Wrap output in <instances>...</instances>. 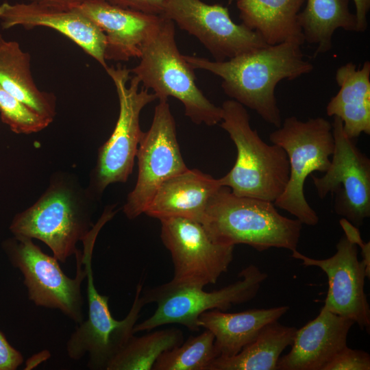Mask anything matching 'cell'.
Wrapping results in <instances>:
<instances>
[{
	"mask_svg": "<svg viewBox=\"0 0 370 370\" xmlns=\"http://www.w3.org/2000/svg\"><path fill=\"white\" fill-rule=\"evenodd\" d=\"M301 46L289 42L267 45L221 62L184 56L194 69L208 71L221 77L227 96L278 128L282 122L275 95L276 86L282 80L308 74L314 68L305 59Z\"/></svg>",
	"mask_w": 370,
	"mask_h": 370,
	"instance_id": "cell-1",
	"label": "cell"
},
{
	"mask_svg": "<svg viewBox=\"0 0 370 370\" xmlns=\"http://www.w3.org/2000/svg\"><path fill=\"white\" fill-rule=\"evenodd\" d=\"M97 201L73 174L57 172L40 197L14 217L9 228L14 236L43 242L65 263L92 228Z\"/></svg>",
	"mask_w": 370,
	"mask_h": 370,
	"instance_id": "cell-2",
	"label": "cell"
},
{
	"mask_svg": "<svg viewBox=\"0 0 370 370\" xmlns=\"http://www.w3.org/2000/svg\"><path fill=\"white\" fill-rule=\"evenodd\" d=\"M273 202L233 194L221 186L207 206L202 225L216 243L247 245L258 251L297 249L302 223L280 214Z\"/></svg>",
	"mask_w": 370,
	"mask_h": 370,
	"instance_id": "cell-3",
	"label": "cell"
},
{
	"mask_svg": "<svg viewBox=\"0 0 370 370\" xmlns=\"http://www.w3.org/2000/svg\"><path fill=\"white\" fill-rule=\"evenodd\" d=\"M221 127L230 135L237 151L232 169L219 178L221 186L237 196L274 202L283 193L289 178V162L279 145H269L251 127L245 106L235 100L221 106Z\"/></svg>",
	"mask_w": 370,
	"mask_h": 370,
	"instance_id": "cell-4",
	"label": "cell"
},
{
	"mask_svg": "<svg viewBox=\"0 0 370 370\" xmlns=\"http://www.w3.org/2000/svg\"><path fill=\"white\" fill-rule=\"evenodd\" d=\"M175 36L174 23L163 16L144 42L140 62L130 73L143 88L152 89L159 100L172 97L181 101L185 115L194 123L215 125L221 121L222 108L197 87L194 69L180 53Z\"/></svg>",
	"mask_w": 370,
	"mask_h": 370,
	"instance_id": "cell-5",
	"label": "cell"
},
{
	"mask_svg": "<svg viewBox=\"0 0 370 370\" xmlns=\"http://www.w3.org/2000/svg\"><path fill=\"white\" fill-rule=\"evenodd\" d=\"M109 221L101 214L82 241V260L86 269L88 318L79 325L66 343V353L73 360L88 356L87 366L92 370H106L110 361L134 334L133 329L146 305L143 297V280L137 284L131 308L122 320L115 319L109 309V296L101 295L94 284L92 257L97 237Z\"/></svg>",
	"mask_w": 370,
	"mask_h": 370,
	"instance_id": "cell-6",
	"label": "cell"
},
{
	"mask_svg": "<svg viewBox=\"0 0 370 370\" xmlns=\"http://www.w3.org/2000/svg\"><path fill=\"white\" fill-rule=\"evenodd\" d=\"M269 139L285 151L289 162L288 181L274 205L302 224L316 225L319 217L305 198L304 186L312 172L325 173L330 164L334 149L332 123L322 117L302 121L289 116L270 134Z\"/></svg>",
	"mask_w": 370,
	"mask_h": 370,
	"instance_id": "cell-7",
	"label": "cell"
},
{
	"mask_svg": "<svg viewBox=\"0 0 370 370\" xmlns=\"http://www.w3.org/2000/svg\"><path fill=\"white\" fill-rule=\"evenodd\" d=\"M116 88L119 113L109 138L99 148L95 166L90 172L88 189L98 200L111 184L127 182L132 173L134 159L143 132L140 114L149 103L157 99L153 92L143 88L130 69L117 65L106 69Z\"/></svg>",
	"mask_w": 370,
	"mask_h": 370,
	"instance_id": "cell-8",
	"label": "cell"
},
{
	"mask_svg": "<svg viewBox=\"0 0 370 370\" xmlns=\"http://www.w3.org/2000/svg\"><path fill=\"white\" fill-rule=\"evenodd\" d=\"M238 276L240 279L236 282L210 292L201 287L179 285L170 281L145 291L143 289L146 304L155 303L157 308L151 317L134 325V334L171 323L180 324L191 332H198L201 314L213 309L226 311L232 305L251 300L268 275L251 264L242 269Z\"/></svg>",
	"mask_w": 370,
	"mask_h": 370,
	"instance_id": "cell-9",
	"label": "cell"
},
{
	"mask_svg": "<svg viewBox=\"0 0 370 370\" xmlns=\"http://www.w3.org/2000/svg\"><path fill=\"white\" fill-rule=\"evenodd\" d=\"M2 246L10 263L21 272L29 300L37 306L60 310L77 324L84 321L82 284L86 269L79 250L75 254L76 274L71 278L58 260L44 253L32 238L14 236Z\"/></svg>",
	"mask_w": 370,
	"mask_h": 370,
	"instance_id": "cell-10",
	"label": "cell"
},
{
	"mask_svg": "<svg viewBox=\"0 0 370 370\" xmlns=\"http://www.w3.org/2000/svg\"><path fill=\"white\" fill-rule=\"evenodd\" d=\"M160 238L173 264L170 282L204 288L215 284L233 260L234 246L214 242L205 227L193 219L171 217L160 219Z\"/></svg>",
	"mask_w": 370,
	"mask_h": 370,
	"instance_id": "cell-11",
	"label": "cell"
},
{
	"mask_svg": "<svg viewBox=\"0 0 370 370\" xmlns=\"http://www.w3.org/2000/svg\"><path fill=\"white\" fill-rule=\"evenodd\" d=\"M138 177L123 210L134 219L143 214L159 186L169 177L186 170L177 140L174 117L168 100H159L150 128L138 145Z\"/></svg>",
	"mask_w": 370,
	"mask_h": 370,
	"instance_id": "cell-12",
	"label": "cell"
},
{
	"mask_svg": "<svg viewBox=\"0 0 370 370\" xmlns=\"http://www.w3.org/2000/svg\"><path fill=\"white\" fill-rule=\"evenodd\" d=\"M334 149L322 177L312 175L318 196L334 195V210L356 227L370 216V159L347 136L341 119L332 123Z\"/></svg>",
	"mask_w": 370,
	"mask_h": 370,
	"instance_id": "cell-13",
	"label": "cell"
},
{
	"mask_svg": "<svg viewBox=\"0 0 370 370\" xmlns=\"http://www.w3.org/2000/svg\"><path fill=\"white\" fill-rule=\"evenodd\" d=\"M164 17L196 37L215 61H225L267 46L261 36L243 23H235L228 9L201 0H166Z\"/></svg>",
	"mask_w": 370,
	"mask_h": 370,
	"instance_id": "cell-14",
	"label": "cell"
},
{
	"mask_svg": "<svg viewBox=\"0 0 370 370\" xmlns=\"http://www.w3.org/2000/svg\"><path fill=\"white\" fill-rule=\"evenodd\" d=\"M358 247L344 236L336 244V252L328 258H312L297 249L291 256L303 265L317 267L325 273L328 290L323 306L369 333L370 307L364 290L368 275L365 264L358 260Z\"/></svg>",
	"mask_w": 370,
	"mask_h": 370,
	"instance_id": "cell-15",
	"label": "cell"
},
{
	"mask_svg": "<svg viewBox=\"0 0 370 370\" xmlns=\"http://www.w3.org/2000/svg\"><path fill=\"white\" fill-rule=\"evenodd\" d=\"M3 29L23 26L27 29L45 27L74 42L106 70V37L101 29L77 9H60L34 2L0 5Z\"/></svg>",
	"mask_w": 370,
	"mask_h": 370,
	"instance_id": "cell-16",
	"label": "cell"
},
{
	"mask_svg": "<svg viewBox=\"0 0 370 370\" xmlns=\"http://www.w3.org/2000/svg\"><path fill=\"white\" fill-rule=\"evenodd\" d=\"M75 9L104 34L106 60L139 58L144 42L163 18L162 15L124 8L104 0H86Z\"/></svg>",
	"mask_w": 370,
	"mask_h": 370,
	"instance_id": "cell-17",
	"label": "cell"
},
{
	"mask_svg": "<svg viewBox=\"0 0 370 370\" xmlns=\"http://www.w3.org/2000/svg\"><path fill=\"white\" fill-rule=\"evenodd\" d=\"M354 322L323 306L313 320L297 329L291 351L280 356L276 370H323L343 348Z\"/></svg>",
	"mask_w": 370,
	"mask_h": 370,
	"instance_id": "cell-18",
	"label": "cell"
},
{
	"mask_svg": "<svg viewBox=\"0 0 370 370\" xmlns=\"http://www.w3.org/2000/svg\"><path fill=\"white\" fill-rule=\"evenodd\" d=\"M221 186L219 179L188 168L159 186L144 214L159 220L180 217L201 223L210 199Z\"/></svg>",
	"mask_w": 370,
	"mask_h": 370,
	"instance_id": "cell-19",
	"label": "cell"
},
{
	"mask_svg": "<svg viewBox=\"0 0 370 370\" xmlns=\"http://www.w3.org/2000/svg\"><path fill=\"white\" fill-rule=\"evenodd\" d=\"M288 310V306L238 312L213 309L201 314L198 324L200 328L213 334L218 357H232L252 342L265 326L278 321Z\"/></svg>",
	"mask_w": 370,
	"mask_h": 370,
	"instance_id": "cell-20",
	"label": "cell"
},
{
	"mask_svg": "<svg viewBox=\"0 0 370 370\" xmlns=\"http://www.w3.org/2000/svg\"><path fill=\"white\" fill-rule=\"evenodd\" d=\"M335 79L339 90L328 102L326 112L342 121L347 136L356 139L370 134V62L358 69L353 62L340 66Z\"/></svg>",
	"mask_w": 370,
	"mask_h": 370,
	"instance_id": "cell-21",
	"label": "cell"
},
{
	"mask_svg": "<svg viewBox=\"0 0 370 370\" xmlns=\"http://www.w3.org/2000/svg\"><path fill=\"white\" fill-rule=\"evenodd\" d=\"M306 0H236L239 16L268 45L305 42L298 14Z\"/></svg>",
	"mask_w": 370,
	"mask_h": 370,
	"instance_id": "cell-22",
	"label": "cell"
},
{
	"mask_svg": "<svg viewBox=\"0 0 370 370\" xmlns=\"http://www.w3.org/2000/svg\"><path fill=\"white\" fill-rule=\"evenodd\" d=\"M0 86L8 92L41 115L53 120L56 98L40 90L31 71V56L20 45L6 40L0 34Z\"/></svg>",
	"mask_w": 370,
	"mask_h": 370,
	"instance_id": "cell-23",
	"label": "cell"
},
{
	"mask_svg": "<svg viewBox=\"0 0 370 370\" xmlns=\"http://www.w3.org/2000/svg\"><path fill=\"white\" fill-rule=\"evenodd\" d=\"M296 330L273 321L235 356L216 358L208 370H276L280 355L293 344Z\"/></svg>",
	"mask_w": 370,
	"mask_h": 370,
	"instance_id": "cell-24",
	"label": "cell"
},
{
	"mask_svg": "<svg viewBox=\"0 0 370 370\" xmlns=\"http://www.w3.org/2000/svg\"><path fill=\"white\" fill-rule=\"evenodd\" d=\"M349 0H306L298 14L304 40L316 45L315 56L332 48V39L339 28L358 32L357 18L349 10Z\"/></svg>",
	"mask_w": 370,
	"mask_h": 370,
	"instance_id": "cell-25",
	"label": "cell"
},
{
	"mask_svg": "<svg viewBox=\"0 0 370 370\" xmlns=\"http://www.w3.org/2000/svg\"><path fill=\"white\" fill-rule=\"evenodd\" d=\"M184 341L182 331L176 328L155 330L141 336L133 334L106 370H151L163 352Z\"/></svg>",
	"mask_w": 370,
	"mask_h": 370,
	"instance_id": "cell-26",
	"label": "cell"
},
{
	"mask_svg": "<svg viewBox=\"0 0 370 370\" xmlns=\"http://www.w3.org/2000/svg\"><path fill=\"white\" fill-rule=\"evenodd\" d=\"M217 357L214 336L210 331L205 330L163 352L152 370H208Z\"/></svg>",
	"mask_w": 370,
	"mask_h": 370,
	"instance_id": "cell-27",
	"label": "cell"
},
{
	"mask_svg": "<svg viewBox=\"0 0 370 370\" xmlns=\"http://www.w3.org/2000/svg\"><path fill=\"white\" fill-rule=\"evenodd\" d=\"M1 121L16 134H30L47 127L53 120L34 111L0 86Z\"/></svg>",
	"mask_w": 370,
	"mask_h": 370,
	"instance_id": "cell-28",
	"label": "cell"
},
{
	"mask_svg": "<svg viewBox=\"0 0 370 370\" xmlns=\"http://www.w3.org/2000/svg\"><path fill=\"white\" fill-rule=\"evenodd\" d=\"M370 355L347 346L339 351L325 365L323 370H369Z\"/></svg>",
	"mask_w": 370,
	"mask_h": 370,
	"instance_id": "cell-29",
	"label": "cell"
},
{
	"mask_svg": "<svg viewBox=\"0 0 370 370\" xmlns=\"http://www.w3.org/2000/svg\"><path fill=\"white\" fill-rule=\"evenodd\" d=\"M343 228L345 236L352 243L361 249L362 261L366 266L368 278L370 276V243H365L361 237L359 230L345 218L339 221Z\"/></svg>",
	"mask_w": 370,
	"mask_h": 370,
	"instance_id": "cell-30",
	"label": "cell"
},
{
	"mask_svg": "<svg viewBox=\"0 0 370 370\" xmlns=\"http://www.w3.org/2000/svg\"><path fill=\"white\" fill-rule=\"evenodd\" d=\"M111 4L147 14L161 15L166 0H104Z\"/></svg>",
	"mask_w": 370,
	"mask_h": 370,
	"instance_id": "cell-31",
	"label": "cell"
},
{
	"mask_svg": "<svg viewBox=\"0 0 370 370\" xmlns=\"http://www.w3.org/2000/svg\"><path fill=\"white\" fill-rule=\"evenodd\" d=\"M23 362L21 353L9 343L0 331V370H15Z\"/></svg>",
	"mask_w": 370,
	"mask_h": 370,
	"instance_id": "cell-32",
	"label": "cell"
},
{
	"mask_svg": "<svg viewBox=\"0 0 370 370\" xmlns=\"http://www.w3.org/2000/svg\"><path fill=\"white\" fill-rule=\"evenodd\" d=\"M356 8L358 32H363L367 27V14L370 9V0H353Z\"/></svg>",
	"mask_w": 370,
	"mask_h": 370,
	"instance_id": "cell-33",
	"label": "cell"
},
{
	"mask_svg": "<svg viewBox=\"0 0 370 370\" xmlns=\"http://www.w3.org/2000/svg\"><path fill=\"white\" fill-rule=\"evenodd\" d=\"M41 5L60 8L75 9L86 0H25Z\"/></svg>",
	"mask_w": 370,
	"mask_h": 370,
	"instance_id": "cell-34",
	"label": "cell"
}]
</instances>
